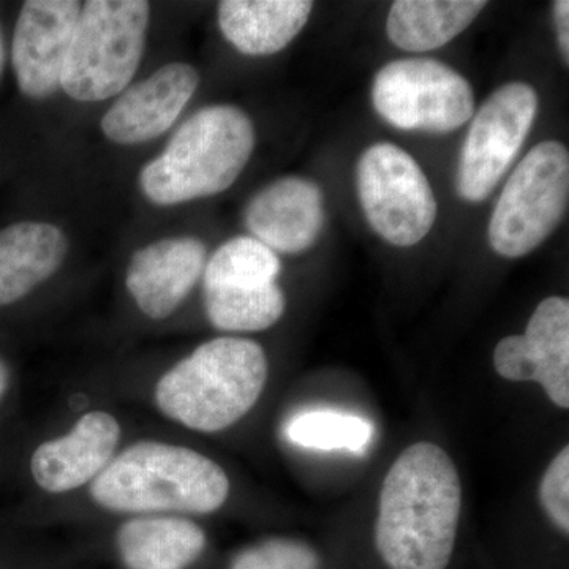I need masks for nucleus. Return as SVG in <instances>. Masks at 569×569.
Listing matches in <instances>:
<instances>
[{
	"label": "nucleus",
	"instance_id": "nucleus-10",
	"mask_svg": "<svg viewBox=\"0 0 569 569\" xmlns=\"http://www.w3.org/2000/svg\"><path fill=\"white\" fill-rule=\"evenodd\" d=\"M498 376L538 381L557 407H569V301L545 299L531 316L526 336H509L493 353Z\"/></svg>",
	"mask_w": 569,
	"mask_h": 569
},
{
	"label": "nucleus",
	"instance_id": "nucleus-24",
	"mask_svg": "<svg viewBox=\"0 0 569 569\" xmlns=\"http://www.w3.org/2000/svg\"><path fill=\"white\" fill-rule=\"evenodd\" d=\"M542 507L565 533L569 531V449L565 447L552 460L539 489Z\"/></svg>",
	"mask_w": 569,
	"mask_h": 569
},
{
	"label": "nucleus",
	"instance_id": "nucleus-2",
	"mask_svg": "<svg viewBox=\"0 0 569 569\" xmlns=\"http://www.w3.org/2000/svg\"><path fill=\"white\" fill-rule=\"evenodd\" d=\"M266 380L263 348L253 340L220 337L160 378L156 402L164 417L189 429L219 432L252 410Z\"/></svg>",
	"mask_w": 569,
	"mask_h": 569
},
{
	"label": "nucleus",
	"instance_id": "nucleus-23",
	"mask_svg": "<svg viewBox=\"0 0 569 569\" xmlns=\"http://www.w3.org/2000/svg\"><path fill=\"white\" fill-rule=\"evenodd\" d=\"M317 553L302 542L269 539L242 550L231 569H318Z\"/></svg>",
	"mask_w": 569,
	"mask_h": 569
},
{
	"label": "nucleus",
	"instance_id": "nucleus-1",
	"mask_svg": "<svg viewBox=\"0 0 569 569\" xmlns=\"http://www.w3.org/2000/svg\"><path fill=\"white\" fill-rule=\"evenodd\" d=\"M462 488L455 463L432 443L407 448L385 478L376 542L391 569H447Z\"/></svg>",
	"mask_w": 569,
	"mask_h": 569
},
{
	"label": "nucleus",
	"instance_id": "nucleus-3",
	"mask_svg": "<svg viewBox=\"0 0 569 569\" xmlns=\"http://www.w3.org/2000/svg\"><path fill=\"white\" fill-rule=\"evenodd\" d=\"M230 492L222 467L193 449L141 441L93 478L91 497L119 512L178 511L208 515Z\"/></svg>",
	"mask_w": 569,
	"mask_h": 569
},
{
	"label": "nucleus",
	"instance_id": "nucleus-25",
	"mask_svg": "<svg viewBox=\"0 0 569 569\" xmlns=\"http://www.w3.org/2000/svg\"><path fill=\"white\" fill-rule=\"evenodd\" d=\"M553 17H556L557 39H559V47L561 58H563L565 66L569 63V2L568 0H557L553 3Z\"/></svg>",
	"mask_w": 569,
	"mask_h": 569
},
{
	"label": "nucleus",
	"instance_id": "nucleus-20",
	"mask_svg": "<svg viewBox=\"0 0 569 569\" xmlns=\"http://www.w3.org/2000/svg\"><path fill=\"white\" fill-rule=\"evenodd\" d=\"M204 306L217 329L254 332L274 326L287 302L274 283L260 288H204Z\"/></svg>",
	"mask_w": 569,
	"mask_h": 569
},
{
	"label": "nucleus",
	"instance_id": "nucleus-8",
	"mask_svg": "<svg viewBox=\"0 0 569 569\" xmlns=\"http://www.w3.org/2000/svg\"><path fill=\"white\" fill-rule=\"evenodd\" d=\"M356 182L367 222L389 244L411 247L432 230L436 194L417 160L399 146H370L359 159Z\"/></svg>",
	"mask_w": 569,
	"mask_h": 569
},
{
	"label": "nucleus",
	"instance_id": "nucleus-21",
	"mask_svg": "<svg viewBox=\"0 0 569 569\" xmlns=\"http://www.w3.org/2000/svg\"><path fill=\"white\" fill-rule=\"evenodd\" d=\"M279 257L258 239L239 236L224 242L204 266V288H260L274 284Z\"/></svg>",
	"mask_w": 569,
	"mask_h": 569
},
{
	"label": "nucleus",
	"instance_id": "nucleus-7",
	"mask_svg": "<svg viewBox=\"0 0 569 569\" xmlns=\"http://www.w3.org/2000/svg\"><path fill=\"white\" fill-rule=\"evenodd\" d=\"M372 103L385 121L407 132H455L475 112L470 82L433 59L385 66L373 80Z\"/></svg>",
	"mask_w": 569,
	"mask_h": 569
},
{
	"label": "nucleus",
	"instance_id": "nucleus-15",
	"mask_svg": "<svg viewBox=\"0 0 569 569\" xmlns=\"http://www.w3.org/2000/svg\"><path fill=\"white\" fill-rule=\"evenodd\" d=\"M121 427L110 413L92 411L70 433L40 445L31 460L32 477L50 493L70 492L99 477L118 448Z\"/></svg>",
	"mask_w": 569,
	"mask_h": 569
},
{
	"label": "nucleus",
	"instance_id": "nucleus-5",
	"mask_svg": "<svg viewBox=\"0 0 569 569\" xmlns=\"http://www.w3.org/2000/svg\"><path fill=\"white\" fill-rule=\"evenodd\" d=\"M151 6L142 0H89L81 9L61 88L78 102L126 91L144 52Z\"/></svg>",
	"mask_w": 569,
	"mask_h": 569
},
{
	"label": "nucleus",
	"instance_id": "nucleus-18",
	"mask_svg": "<svg viewBox=\"0 0 569 569\" xmlns=\"http://www.w3.org/2000/svg\"><path fill=\"white\" fill-rule=\"evenodd\" d=\"M130 569H182L206 548L204 531L187 519L138 518L123 523L116 538Z\"/></svg>",
	"mask_w": 569,
	"mask_h": 569
},
{
	"label": "nucleus",
	"instance_id": "nucleus-11",
	"mask_svg": "<svg viewBox=\"0 0 569 569\" xmlns=\"http://www.w3.org/2000/svg\"><path fill=\"white\" fill-rule=\"evenodd\" d=\"M81 6L74 0H29L22 6L14 28V74L21 92L47 99L61 88Z\"/></svg>",
	"mask_w": 569,
	"mask_h": 569
},
{
	"label": "nucleus",
	"instance_id": "nucleus-4",
	"mask_svg": "<svg viewBox=\"0 0 569 569\" xmlns=\"http://www.w3.org/2000/svg\"><path fill=\"white\" fill-rule=\"evenodd\" d=\"M253 148V123L244 111L231 104L203 108L142 168L141 190L160 206L222 193L244 171Z\"/></svg>",
	"mask_w": 569,
	"mask_h": 569
},
{
	"label": "nucleus",
	"instance_id": "nucleus-6",
	"mask_svg": "<svg viewBox=\"0 0 569 569\" xmlns=\"http://www.w3.org/2000/svg\"><path fill=\"white\" fill-rule=\"evenodd\" d=\"M569 201V153L559 141L535 146L516 167L498 198L489 242L498 254L533 252L559 228Z\"/></svg>",
	"mask_w": 569,
	"mask_h": 569
},
{
	"label": "nucleus",
	"instance_id": "nucleus-17",
	"mask_svg": "<svg viewBox=\"0 0 569 569\" xmlns=\"http://www.w3.org/2000/svg\"><path fill=\"white\" fill-rule=\"evenodd\" d=\"M312 10L309 0H223L219 26L242 54L271 56L299 36Z\"/></svg>",
	"mask_w": 569,
	"mask_h": 569
},
{
	"label": "nucleus",
	"instance_id": "nucleus-19",
	"mask_svg": "<svg viewBox=\"0 0 569 569\" xmlns=\"http://www.w3.org/2000/svg\"><path fill=\"white\" fill-rule=\"evenodd\" d=\"M486 6L485 0H397L388 14L389 40L408 52L437 50L466 31Z\"/></svg>",
	"mask_w": 569,
	"mask_h": 569
},
{
	"label": "nucleus",
	"instance_id": "nucleus-9",
	"mask_svg": "<svg viewBox=\"0 0 569 569\" xmlns=\"http://www.w3.org/2000/svg\"><path fill=\"white\" fill-rule=\"evenodd\" d=\"M538 93L526 82H508L482 103L460 152L458 192L485 201L507 174L538 114Z\"/></svg>",
	"mask_w": 569,
	"mask_h": 569
},
{
	"label": "nucleus",
	"instance_id": "nucleus-26",
	"mask_svg": "<svg viewBox=\"0 0 569 569\" xmlns=\"http://www.w3.org/2000/svg\"><path fill=\"white\" fill-rule=\"evenodd\" d=\"M10 383V370L7 367L6 362L0 359V400H2L3 395H6L7 389H9Z\"/></svg>",
	"mask_w": 569,
	"mask_h": 569
},
{
	"label": "nucleus",
	"instance_id": "nucleus-13",
	"mask_svg": "<svg viewBox=\"0 0 569 569\" xmlns=\"http://www.w3.org/2000/svg\"><path fill=\"white\" fill-rule=\"evenodd\" d=\"M323 224V192L316 182L298 176L269 183L246 209V227L274 252H306L316 244Z\"/></svg>",
	"mask_w": 569,
	"mask_h": 569
},
{
	"label": "nucleus",
	"instance_id": "nucleus-22",
	"mask_svg": "<svg viewBox=\"0 0 569 569\" xmlns=\"http://www.w3.org/2000/svg\"><path fill=\"white\" fill-rule=\"evenodd\" d=\"M284 436L296 447L317 451H365L373 436L372 422L343 411H301L284 426Z\"/></svg>",
	"mask_w": 569,
	"mask_h": 569
},
{
	"label": "nucleus",
	"instance_id": "nucleus-27",
	"mask_svg": "<svg viewBox=\"0 0 569 569\" xmlns=\"http://www.w3.org/2000/svg\"><path fill=\"white\" fill-rule=\"evenodd\" d=\"M2 63H3V47H2V39H0V71H2Z\"/></svg>",
	"mask_w": 569,
	"mask_h": 569
},
{
	"label": "nucleus",
	"instance_id": "nucleus-14",
	"mask_svg": "<svg viewBox=\"0 0 569 569\" xmlns=\"http://www.w3.org/2000/svg\"><path fill=\"white\" fill-rule=\"evenodd\" d=\"M204 266L206 246L200 239H162L134 252L127 269V290L144 316L163 320L182 305Z\"/></svg>",
	"mask_w": 569,
	"mask_h": 569
},
{
	"label": "nucleus",
	"instance_id": "nucleus-12",
	"mask_svg": "<svg viewBox=\"0 0 569 569\" xmlns=\"http://www.w3.org/2000/svg\"><path fill=\"white\" fill-rule=\"evenodd\" d=\"M200 84L189 63H168L151 77L130 86L102 119V130L116 144L151 141L173 126Z\"/></svg>",
	"mask_w": 569,
	"mask_h": 569
},
{
	"label": "nucleus",
	"instance_id": "nucleus-16",
	"mask_svg": "<svg viewBox=\"0 0 569 569\" xmlns=\"http://www.w3.org/2000/svg\"><path fill=\"white\" fill-rule=\"evenodd\" d=\"M69 241L61 228L20 222L0 230V306L13 305L61 268Z\"/></svg>",
	"mask_w": 569,
	"mask_h": 569
}]
</instances>
